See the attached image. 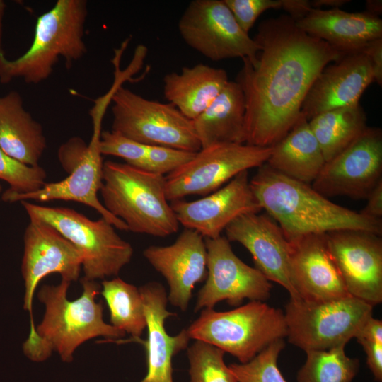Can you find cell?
<instances>
[{
    "label": "cell",
    "instance_id": "obj_10",
    "mask_svg": "<svg viewBox=\"0 0 382 382\" xmlns=\"http://www.w3.org/2000/svg\"><path fill=\"white\" fill-rule=\"evenodd\" d=\"M111 103V131L146 146L201 150L192 120L172 104L145 98L122 84L114 91Z\"/></svg>",
    "mask_w": 382,
    "mask_h": 382
},
{
    "label": "cell",
    "instance_id": "obj_40",
    "mask_svg": "<svg viewBox=\"0 0 382 382\" xmlns=\"http://www.w3.org/2000/svg\"><path fill=\"white\" fill-rule=\"evenodd\" d=\"M355 337L382 342V321L373 316L369 318Z\"/></svg>",
    "mask_w": 382,
    "mask_h": 382
},
{
    "label": "cell",
    "instance_id": "obj_19",
    "mask_svg": "<svg viewBox=\"0 0 382 382\" xmlns=\"http://www.w3.org/2000/svg\"><path fill=\"white\" fill-rule=\"evenodd\" d=\"M143 255L151 265L166 279L170 287L168 301L185 311L196 284L207 274L204 238L185 228L169 245H150Z\"/></svg>",
    "mask_w": 382,
    "mask_h": 382
},
{
    "label": "cell",
    "instance_id": "obj_26",
    "mask_svg": "<svg viewBox=\"0 0 382 382\" xmlns=\"http://www.w3.org/2000/svg\"><path fill=\"white\" fill-rule=\"evenodd\" d=\"M245 100L236 81H228L214 101L195 120L201 149L219 144H245Z\"/></svg>",
    "mask_w": 382,
    "mask_h": 382
},
{
    "label": "cell",
    "instance_id": "obj_2",
    "mask_svg": "<svg viewBox=\"0 0 382 382\" xmlns=\"http://www.w3.org/2000/svg\"><path fill=\"white\" fill-rule=\"evenodd\" d=\"M250 185L261 209L278 223L288 241L341 230L382 233L381 219L335 204L310 184L290 178L266 163L258 168Z\"/></svg>",
    "mask_w": 382,
    "mask_h": 382
},
{
    "label": "cell",
    "instance_id": "obj_23",
    "mask_svg": "<svg viewBox=\"0 0 382 382\" xmlns=\"http://www.w3.org/2000/svg\"><path fill=\"white\" fill-rule=\"evenodd\" d=\"M294 21L299 28L344 54L361 51L369 42L382 38V20L368 12L312 8Z\"/></svg>",
    "mask_w": 382,
    "mask_h": 382
},
{
    "label": "cell",
    "instance_id": "obj_38",
    "mask_svg": "<svg viewBox=\"0 0 382 382\" xmlns=\"http://www.w3.org/2000/svg\"><path fill=\"white\" fill-rule=\"evenodd\" d=\"M369 58L374 71V81L382 83V38L375 40L366 45L361 50Z\"/></svg>",
    "mask_w": 382,
    "mask_h": 382
},
{
    "label": "cell",
    "instance_id": "obj_25",
    "mask_svg": "<svg viewBox=\"0 0 382 382\" xmlns=\"http://www.w3.org/2000/svg\"><path fill=\"white\" fill-rule=\"evenodd\" d=\"M163 95L187 118L197 117L216 98L228 81L223 69L204 64L184 66L180 73L163 77Z\"/></svg>",
    "mask_w": 382,
    "mask_h": 382
},
{
    "label": "cell",
    "instance_id": "obj_39",
    "mask_svg": "<svg viewBox=\"0 0 382 382\" xmlns=\"http://www.w3.org/2000/svg\"><path fill=\"white\" fill-rule=\"evenodd\" d=\"M367 202L360 212L371 219H381L382 216V180L370 192L366 197Z\"/></svg>",
    "mask_w": 382,
    "mask_h": 382
},
{
    "label": "cell",
    "instance_id": "obj_27",
    "mask_svg": "<svg viewBox=\"0 0 382 382\" xmlns=\"http://www.w3.org/2000/svg\"><path fill=\"white\" fill-rule=\"evenodd\" d=\"M272 148L266 163L274 170L306 184L316 180L325 163L308 121L302 115Z\"/></svg>",
    "mask_w": 382,
    "mask_h": 382
},
{
    "label": "cell",
    "instance_id": "obj_6",
    "mask_svg": "<svg viewBox=\"0 0 382 382\" xmlns=\"http://www.w3.org/2000/svg\"><path fill=\"white\" fill-rule=\"evenodd\" d=\"M187 330L190 339L212 345L241 364L286 336L284 313L260 301L228 311L204 308Z\"/></svg>",
    "mask_w": 382,
    "mask_h": 382
},
{
    "label": "cell",
    "instance_id": "obj_41",
    "mask_svg": "<svg viewBox=\"0 0 382 382\" xmlns=\"http://www.w3.org/2000/svg\"><path fill=\"white\" fill-rule=\"evenodd\" d=\"M312 8L311 1L307 0H282V7L289 13V16L296 21L304 16Z\"/></svg>",
    "mask_w": 382,
    "mask_h": 382
},
{
    "label": "cell",
    "instance_id": "obj_3",
    "mask_svg": "<svg viewBox=\"0 0 382 382\" xmlns=\"http://www.w3.org/2000/svg\"><path fill=\"white\" fill-rule=\"evenodd\" d=\"M70 282L62 280L57 285L44 284L37 298L45 307L42 321L23 345L25 355L34 362L48 359L57 352L62 361H73L75 350L83 342L97 337L118 338L125 333L106 323L103 318V304L96 302L100 287L96 281L83 277L81 296L67 298Z\"/></svg>",
    "mask_w": 382,
    "mask_h": 382
},
{
    "label": "cell",
    "instance_id": "obj_7",
    "mask_svg": "<svg viewBox=\"0 0 382 382\" xmlns=\"http://www.w3.org/2000/svg\"><path fill=\"white\" fill-rule=\"evenodd\" d=\"M21 202L30 218L51 225L74 245L82 258L84 278L96 281L117 276L130 262L132 246L104 218L94 221L71 209Z\"/></svg>",
    "mask_w": 382,
    "mask_h": 382
},
{
    "label": "cell",
    "instance_id": "obj_32",
    "mask_svg": "<svg viewBox=\"0 0 382 382\" xmlns=\"http://www.w3.org/2000/svg\"><path fill=\"white\" fill-rule=\"evenodd\" d=\"M284 347L283 339L275 340L248 362L228 366L237 382H287L277 365Z\"/></svg>",
    "mask_w": 382,
    "mask_h": 382
},
{
    "label": "cell",
    "instance_id": "obj_36",
    "mask_svg": "<svg viewBox=\"0 0 382 382\" xmlns=\"http://www.w3.org/2000/svg\"><path fill=\"white\" fill-rule=\"evenodd\" d=\"M241 28L248 33L257 18L269 9H279L282 0H224Z\"/></svg>",
    "mask_w": 382,
    "mask_h": 382
},
{
    "label": "cell",
    "instance_id": "obj_17",
    "mask_svg": "<svg viewBox=\"0 0 382 382\" xmlns=\"http://www.w3.org/2000/svg\"><path fill=\"white\" fill-rule=\"evenodd\" d=\"M170 204L179 224L209 239L221 236L226 226L238 216L262 210L251 190L248 170L201 199H177Z\"/></svg>",
    "mask_w": 382,
    "mask_h": 382
},
{
    "label": "cell",
    "instance_id": "obj_30",
    "mask_svg": "<svg viewBox=\"0 0 382 382\" xmlns=\"http://www.w3.org/2000/svg\"><path fill=\"white\" fill-rule=\"evenodd\" d=\"M345 345L328 350L307 351L306 359L297 374V382H352L359 362L348 357Z\"/></svg>",
    "mask_w": 382,
    "mask_h": 382
},
{
    "label": "cell",
    "instance_id": "obj_34",
    "mask_svg": "<svg viewBox=\"0 0 382 382\" xmlns=\"http://www.w3.org/2000/svg\"><path fill=\"white\" fill-rule=\"evenodd\" d=\"M100 150L102 155L122 158L125 163L147 170L146 145L112 131L101 132Z\"/></svg>",
    "mask_w": 382,
    "mask_h": 382
},
{
    "label": "cell",
    "instance_id": "obj_43",
    "mask_svg": "<svg viewBox=\"0 0 382 382\" xmlns=\"http://www.w3.org/2000/svg\"><path fill=\"white\" fill-rule=\"evenodd\" d=\"M366 12L378 16L382 11L381 1L369 0L366 1Z\"/></svg>",
    "mask_w": 382,
    "mask_h": 382
},
{
    "label": "cell",
    "instance_id": "obj_37",
    "mask_svg": "<svg viewBox=\"0 0 382 382\" xmlns=\"http://www.w3.org/2000/svg\"><path fill=\"white\" fill-rule=\"evenodd\" d=\"M362 346L366 355V363L374 378L378 382L382 381V342L363 338L357 339Z\"/></svg>",
    "mask_w": 382,
    "mask_h": 382
},
{
    "label": "cell",
    "instance_id": "obj_33",
    "mask_svg": "<svg viewBox=\"0 0 382 382\" xmlns=\"http://www.w3.org/2000/svg\"><path fill=\"white\" fill-rule=\"evenodd\" d=\"M46 178L42 167L23 163L0 148V180L10 185V190L20 194L37 191L46 183Z\"/></svg>",
    "mask_w": 382,
    "mask_h": 382
},
{
    "label": "cell",
    "instance_id": "obj_42",
    "mask_svg": "<svg viewBox=\"0 0 382 382\" xmlns=\"http://www.w3.org/2000/svg\"><path fill=\"white\" fill-rule=\"evenodd\" d=\"M349 2L347 0H316L311 1L312 8H320L323 6H330L332 8H338L343 4Z\"/></svg>",
    "mask_w": 382,
    "mask_h": 382
},
{
    "label": "cell",
    "instance_id": "obj_20",
    "mask_svg": "<svg viewBox=\"0 0 382 382\" xmlns=\"http://www.w3.org/2000/svg\"><path fill=\"white\" fill-rule=\"evenodd\" d=\"M374 81V71L362 51L343 55L318 75L303 100L301 112L308 121L325 111L359 103Z\"/></svg>",
    "mask_w": 382,
    "mask_h": 382
},
{
    "label": "cell",
    "instance_id": "obj_8",
    "mask_svg": "<svg viewBox=\"0 0 382 382\" xmlns=\"http://www.w3.org/2000/svg\"><path fill=\"white\" fill-rule=\"evenodd\" d=\"M93 132L87 144L80 137L70 138L58 149V158L69 175L59 182L45 183L37 191L20 194L6 190L1 199L6 202L29 199L39 202L65 200L79 202L96 209L106 221L121 231L126 224L110 214L98 198L103 183V162L100 150L101 123L93 122Z\"/></svg>",
    "mask_w": 382,
    "mask_h": 382
},
{
    "label": "cell",
    "instance_id": "obj_22",
    "mask_svg": "<svg viewBox=\"0 0 382 382\" xmlns=\"http://www.w3.org/2000/svg\"><path fill=\"white\" fill-rule=\"evenodd\" d=\"M141 293L147 328V340H133L144 345L146 353L147 371L140 382H173L172 359L185 349L190 339L187 329L169 335L165 320L176 314L166 309L168 297L158 282H148L139 288Z\"/></svg>",
    "mask_w": 382,
    "mask_h": 382
},
{
    "label": "cell",
    "instance_id": "obj_13",
    "mask_svg": "<svg viewBox=\"0 0 382 382\" xmlns=\"http://www.w3.org/2000/svg\"><path fill=\"white\" fill-rule=\"evenodd\" d=\"M382 132L367 127L349 145L325 162L312 183L323 196L366 199L382 180Z\"/></svg>",
    "mask_w": 382,
    "mask_h": 382
},
{
    "label": "cell",
    "instance_id": "obj_28",
    "mask_svg": "<svg viewBox=\"0 0 382 382\" xmlns=\"http://www.w3.org/2000/svg\"><path fill=\"white\" fill-rule=\"evenodd\" d=\"M308 124L325 162L341 152L367 127L366 114L359 103L320 113Z\"/></svg>",
    "mask_w": 382,
    "mask_h": 382
},
{
    "label": "cell",
    "instance_id": "obj_12",
    "mask_svg": "<svg viewBox=\"0 0 382 382\" xmlns=\"http://www.w3.org/2000/svg\"><path fill=\"white\" fill-rule=\"evenodd\" d=\"M178 29L184 42L212 61L240 57L257 62L259 45L237 23L224 0H193Z\"/></svg>",
    "mask_w": 382,
    "mask_h": 382
},
{
    "label": "cell",
    "instance_id": "obj_45",
    "mask_svg": "<svg viewBox=\"0 0 382 382\" xmlns=\"http://www.w3.org/2000/svg\"><path fill=\"white\" fill-rule=\"evenodd\" d=\"M1 186L0 185V193H1Z\"/></svg>",
    "mask_w": 382,
    "mask_h": 382
},
{
    "label": "cell",
    "instance_id": "obj_14",
    "mask_svg": "<svg viewBox=\"0 0 382 382\" xmlns=\"http://www.w3.org/2000/svg\"><path fill=\"white\" fill-rule=\"evenodd\" d=\"M207 277L199 291L195 311L213 308L219 301L239 305L245 299L262 301L270 295L272 284L255 267L243 262L224 236L204 238Z\"/></svg>",
    "mask_w": 382,
    "mask_h": 382
},
{
    "label": "cell",
    "instance_id": "obj_24",
    "mask_svg": "<svg viewBox=\"0 0 382 382\" xmlns=\"http://www.w3.org/2000/svg\"><path fill=\"white\" fill-rule=\"evenodd\" d=\"M46 147L43 128L24 108L21 94L12 91L0 96V148L18 161L36 166Z\"/></svg>",
    "mask_w": 382,
    "mask_h": 382
},
{
    "label": "cell",
    "instance_id": "obj_29",
    "mask_svg": "<svg viewBox=\"0 0 382 382\" xmlns=\"http://www.w3.org/2000/svg\"><path fill=\"white\" fill-rule=\"evenodd\" d=\"M101 294L110 311L112 326L140 338L146 328L143 299L139 288L119 277L102 282Z\"/></svg>",
    "mask_w": 382,
    "mask_h": 382
},
{
    "label": "cell",
    "instance_id": "obj_44",
    "mask_svg": "<svg viewBox=\"0 0 382 382\" xmlns=\"http://www.w3.org/2000/svg\"><path fill=\"white\" fill-rule=\"evenodd\" d=\"M6 9V4L4 1L0 0V47H2V35H3V18Z\"/></svg>",
    "mask_w": 382,
    "mask_h": 382
},
{
    "label": "cell",
    "instance_id": "obj_11",
    "mask_svg": "<svg viewBox=\"0 0 382 382\" xmlns=\"http://www.w3.org/2000/svg\"><path fill=\"white\" fill-rule=\"evenodd\" d=\"M272 149L236 143L201 149L189 162L165 176L166 197L173 201L210 194L240 173L265 163Z\"/></svg>",
    "mask_w": 382,
    "mask_h": 382
},
{
    "label": "cell",
    "instance_id": "obj_18",
    "mask_svg": "<svg viewBox=\"0 0 382 382\" xmlns=\"http://www.w3.org/2000/svg\"><path fill=\"white\" fill-rule=\"evenodd\" d=\"M226 238L243 245L252 255L255 268L269 280L287 290L290 299H301L292 282L290 244L279 225L269 216L248 213L225 228Z\"/></svg>",
    "mask_w": 382,
    "mask_h": 382
},
{
    "label": "cell",
    "instance_id": "obj_35",
    "mask_svg": "<svg viewBox=\"0 0 382 382\" xmlns=\"http://www.w3.org/2000/svg\"><path fill=\"white\" fill-rule=\"evenodd\" d=\"M147 171L166 175L189 162L196 152L163 146H146Z\"/></svg>",
    "mask_w": 382,
    "mask_h": 382
},
{
    "label": "cell",
    "instance_id": "obj_9",
    "mask_svg": "<svg viewBox=\"0 0 382 382\" xmlns=\"http://www.w3.org/2000/svg\"><path fill=\"white\" fill-rule=\"evenodd\" d=\"M373 307L351 295L323 301L290 299L284 313L286 337L305 352L346 345L372 317Z\"/></svg>",
    "mask_w": 382,
    "mask_h": 382
},
{
    "label": "cell",
    "instance_id": "obj_1",
    "mask_svg": "<svg viewBox=\"0 0 382 382\" xmlns=\"http://www.w3.org/2000/svg\"><path fill=\"white\" fill-rule=\"evenodd\" d=\"M257 62L243 59L236 82L245 100V144L271 147L301 116L303 100L314 80L344 54L300 28L287 15L258 26Z\"/></svg>",
    "mask_w": 382,
    "mask_h": 382
},
{
    "label": "cell",
    "instance_id": "obj_21",
    "mask_svg": "<svg viewBox=\"0 0 382 382\" xmlns=\"http://www.w3.org/2000/svg\"><path fill=\"white\" fill-rule=\"evenodd\" d=\"M289 243L291 279L301 299L323 301L349 295L325 234L306 235Z\"/></svg>",
    "mask_w": 382,
    "mask_h": 382
},
{
    "label": "cell",
    "instance_id": "obj_31",
    "mask_svg": "<svg viewBox=\"0 0 382 382\" xmlns=\"http://www.w3.org/2000/svg\"><path fill=\"white\" fill-rule=\"evenodd\" d=\"M224 352L196 340L187 349L190 382H237L224 361Z\"/></svg>",
    "mask_w": 382,
    "mask_h": 382
},
{
    "label": "cell",
    "instance_id": "obj_15",
    "mask_svg": "<svg viewBox=\"0 0 382 382\" xmlns=\"http://www.w3.org/2000/svg\"><path fill=\"white\" fill-rule=\"evenodd\" d=\"M21 271L25 284L23 308L29 312V335L35 332L33 301L40 282L52 273L71 282L79 277L82 258L74 245L47 223L30 218L24 233Z\"/></svg>",
    "mask_w": 382,
    "mask_h": 382
},
{
    "label": "cell",
    "instance_id": "obj_16",
    "mask_svg": "<svg viewBox=\"0 0 382 382\" xmlns=\"http://www.w3.org/2000/svg\"><path fill=\"white\" fill-rule=\"evenodd\" d=\"M362 231L325 233L330 254L348 294L373 306L382 301V241Z\"/></svg>",
    "mask_w": 382,
    "mask_h": 382
},
{
    "label": "cell",
    "instance_id": "obj_4",
    "mask_svg": "<svg viewBox=\"0 0 382 382\" xmlns=\"http://www.w3.org/2000/svg\"><path fill=\"white\" fill-rule=\"evenodd\" d=\"M88 16L85 0H58L36 21L31 45L15 59L6 57L0 47V82L16 79L37 84L47 79L63 59L66 68L87 53L84 29Z\"/></svg>",
    "mask_w": 382,
    "mask_h": 382
},
{
    "label": "cell",
    "instance_id": "obj_5",
    "mask_svg": "<svg viewBox=\"0 0 382 382\" xmlns=\"http://www.w3.org/2000/svg\"><path fill=\"white\" fill-rule=\"evenodd\" d=\"M165 176L106 161L100 190L103 204L128 231L155 237L175 233L179 223L166 195Z\"/></svg>",
    "mask_w": 382,
    "mask_h": 382
}]
</instances>
